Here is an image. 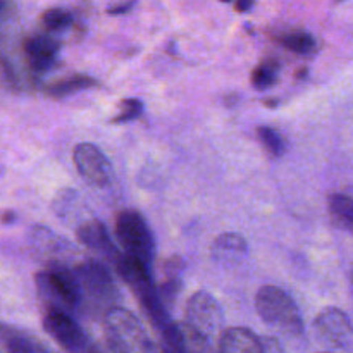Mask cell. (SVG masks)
I'll return each mask as SVG.
<instances>
[{
  "instance_id": "cell-1",
  "label": "cell",
  "mask_w": 353,
  "mask_h": 353,
  "mask_svg": "<svg viewBox=\"0 0 353 353\" xmlns=\"http://www.w3.org/2000/svg\"><path fill=\"white\" fill-rule=\"evenodd\" d=\"M34 283L45 310H59L72 316L81 307V288L71 268L43 269L37 274Z\"/></svg>"
},
{
  "instance_id": "cell-2",
  "label": "cell",
  "mask_w": 353,
  "mask_h": 353,
  "mask_svg": "<svg viewBox=\"0 0 353 353\" xmlns=\"http://www.w3.org/2000/svg\"><path fill=\"white\" fill-rule=\"evenodd\" d=\"M72 271L78 278L79 288H81V305L86 303L90 310L93 312L100 310L103 312V316L109 310L119 307L117 305L121 299L119 290L103 262L88 259V261H81L79 264H76Z\"/></svg>"
},
{
  "instance_id": "cell-3",
  "label": "cell",
  "mask_w": 353,
  "mask_h": 353,
  "mask_svg": "<svg viewBox=\"0 0 353 353\" xmlns=\"http://www.w3.org/2000/svg\"><path fill=\"white\" fill-rule=\"evenodd\" d=\"M255 309L265 324L281 333L288 336H300L303 333L302 314L285 290L274 285L262 286L255 296Z\"/></svg>"
},
{
  "instance_id": "cell-4",
  "label": "cell",
  "mask_w": 353,
  "mask_h": 353,
  "mask_svg": "<svg viewBox=\"0 0 353 353\" xmlns=\"http://www.w3.org/2000/svg\"><path fill=\"white\" fill-rule=\"evenodd\" d=\"M107 345L114 353H154L155 343L138 323L137 317L123 307L109 310L103 316Z\"/></svg>"
},
{
  "instance_id": "cell-5",
  "label": "cell",
  "mask_w": 353,
  "mask_h": 353,
  "mask_svg": "<svg viewBox=\"0 0 353 353\" xmlns=\"http://www.w3.org/2000/svg\"><path fill=\"white\" fill-rule=\"evenodd\" d=\"M116 234L124 254L140 259L150 265L154 262L155 243L147 221L137 210H123L116 217Z\"/></svg>"
},
{
  "instance_id": "cell-6",
  "label": "cell",
  "mask_w": 353,
  "mask_h": 353,
  "mask_svg": "<svg viewBox=\"0 0 353 353\" xmlns=\"http://www.w3.org/2000/svg\"><path fill=\"white\" fill-rule=\"evenodd\" d=\"M30 248L33 257L48 268H69L71 261L78 257V250L65 238L59 236L45 226H34L30 234Z\"/></svg>"
},
{
  "instance_id": "cell-7",
  "label": "cell",
  "mask_w": 353,
  "mask_h": 353,
  "mask_svg": "<svg viewBox=\"0 0 353 353\" xmlns=\"http://www.w3.org/2000/svg\"><path fill=\"white\" fill-rule=\"evenodd\" d=\"M185 324L209 340L219 334L223 327V309L219 302L209 292L193 293L185 307Z\"/></svg>"
},
{
  "instance_id": "cell-8",
  "label": "cell",
  "mask_w": 353,
  "mask_h": 353,
  "mask_svg": "<svg viewBox=\"0 0 353 353\" xmlns=\"http://www.w3.org/2000/svg\"><path fill=\"white\" fill-rule=\"evenodd\" d=\"M43 327L50 338H54L65 352L69 353H88L93 341L78 326L71 314L59 312V310H45Z\"/></svg>"
},
{
  "instance_id": "cell-9",
  "label": "cell",
  "mask_w": 353,
  "mask_h": 353,
  "mask_svg": "<svg viewBox=\"0 0 353 353\" xmlns=\"http://www.w3.org/2000/svg\"><path fill=\"white\" fill-rule=\"evenodd\" d=\"M72 159H74L76 169L85 178L86 183H90L92 186H99V188H103V186L109 185L110 162L107 161L103 152L97 145H76Z\"/></svg>"
},
{
  "instance_id": "cell-10",
  "label": "cell",
  "mask_w": 353,
  "mask_h": 353,
  "mask_svg": "<svg viewBox=\"0 0 353 353\" xmlns=\"http://www.w3.org/2000/svg\"><path fill=\"white\" fill-rule=\"evenodd\" d=\"M314 330L321 343L340 348L350 340L353 327L347 314L336 307H327L314 321Z\"/></svg>"
},
{
  "instance_id": "cell-11",
  "label": "cell",
  "mask_w": 353,
  "mask_h": 353,
  "mask_svg": "<svg viewBox=\"0 0 353 353\" xmlns=\"http://www.w3.org/2000/svg\"><path fill=\"white\" fill-rule=\"evenodd\" d=\"M76 236H78L79 243L85 245L100 259V262L103 261L110 265H116V262L119 261L121 252L114 247V241L110 240L105 224L100 223L99 219H90L76 228Z\"/></svg>"
},
{
  "instance_id": "cell-12",
  "label": "cell",
  "mask_w": 353,
  "mask_h": 353,
  "mask_svg": "<svg viewBox=\"0 0 353 353\" xmlns=\"http://www.w3.org/2000/svg\"><path fill=\"white\" fill-rule=\"evenodd\" d=\"M23 50L31 71L45 72L55 64L59 45L57 41L45 34H37V37H30L24 40Z\"/></svg>"
},
{
  "instance_id": "cell-13",
  "label": "cell",
  "mask_w": 353,
  "mask_h": 353,
  "mask_svg": "<svg viewBox=\"0 0 353 353\" xmlns=\"http://www.w3.org/2000/svg\"><path fill=\"white\" fill-rule=\"evenodd\" d=\"M214 261L224 268H234L248 255V245L243 236L236 233H224L217 236L210 250Z\"/></svg>"
},
{
  "instance_id": "cell-14",
  "label": "cell",
  "mask_w": 353,
  "mask_h": 353,
  "mask_svg": "<svg viewBox=\"0 0 353 353\" xmlns=\"http://www.w3.org/2000/svg\"><path fill=\"white\" fill-rule=\"evenodd\" d=\"M219 353H265L264 341L247 327H230L219 336Z\"/></svg>"
},
{
  "instance_id": "cell-15",
  "label": "cell",
  "mask_w": 353,
  "mask_h": 353,
  "mask_svg": "<svg viewBox=\"0 0 353 353\" xmlns=\"http://www.w3.org/2000/svg\"><path fill=\"white\" fill-rule=\"evenodd\" d=\"M54 212L61 217L62 221H78V226L90 221L88 209L85 207V202L79 199L74 190H62L54 200Z\"/></svg>"
},
{
  "instance_id": "cell-16",
  "label": "cell",
  "mask_w": 353,
  "mask_h": 353,
  "mask_svg": "<svg viewBox=\"0 0 353 353\" xmlns=\"http://www.w3.org/2000/svg\"><path fill=\"white\" fill-rule=\"evenodd\" d=\"M333 223L341 230L353 234V199L345 193H333L327 202Z\"/></svg>"
},
{
  "instance_id": "cell-17",
  "label": "cell",
  "mask_w": 353,
  "mask_h": 353,
  "mask_svg": "<svg viewBox=\"0 0 353 353\" xmlns=\"http://www.w3.org/2000/svg\"><path fill=\"white\" fill-rule=\"evenodd\" d=\"M93 86H97L95 78H90V76L85 74H74L48 86L47 93L50 97H55V99H61V97L71 95V93L81 92V90L93 88Z\"/></svg>"
},
{
  "instance_id": "cell-18",
  "label": "cell",
  "mask_w": 353,
  "mask_h": 353,
  "mask_svg": "<svg viewBox=\"0 0 353 353\" xmlns=\"http://www.w3.org/2000/svg\"><path fill=\"white\" fill-rule=\"evenodd\" d=\"M278 41L285 48H288V50L295 52V54H300V55L310 54V52L316 50V38H314L310 33H307V31H302V30L288 31V33L281 34V37L278 38Z\"/></svg>"
},
{
  "instance_id": "cell-19",
  "label": "cell",
  "mask_w": 353,
  "mask_h": 353,
  "mask_svg": "<svg viewBox=\"0 0 353 353\" xmlns=\"http://www.w3.org/2000/svg\"><path fill=\"white\" fill-rule=\"evenodd\" d=\"M181 330H183V353H219V350H216V348L212 347L209 338L196 333L195 330L186 326L185 323L181 324Z\"/></svg>"
},
{
  "instance_id": "cell-20",
  "label": "cell",
  "mask_w": 353,
  "mask_h": 353,
  "mask_svg": "<svg viewBox=\"0 0 353 353\" xmlns=\"http://www.w3.org/2000/svg\"><path fill=\"white\" fill-rule=\"evenodd\" d=\"M278 62L272 61V59L261 62V64L252 71V85H254V88L261 90V92L262 90L271 88L276 83V79H278Z\"/></svg>"
},
{
  "instance_id": "cell-21",
  "label": "cell",
  "mask_w": 353,
  "mask_h": 353,
  "mask_svg": "<svg viewBox=\"0 0 353 353\" xmlns=\"http://www.w3.org/2000/svg\"><path fill=\"white\" fill-rule=\"evenodd\" d=\"M257 134H259V140H261V143L268 148L269 154H272L274 157H279V155L285 154L286 145L278 131L272 130V128H269V126H262L257 130Z\"/></svg>"
},
{
  "instance_id": "cell-22",
  "label": "cell",
  "mask_w": 353,
  "mask_h": 353,
  "mask_svg": "<svg viewBox=\"0 0 353 353\" xmlns=\"http://www.w3.org/2000/svg\"><path fill=\"white\" fill-rule=\"evenodd\" d=\"M41 21H43V24L47 30L64 31L71 26L72 17H71V14L64 9H48V10H45Z\"/></svg>"
},
{
  "instance_id": "cell-23",
  "label": "cell",
  "mask_w": 353,
  "mask_h": 353,
  "mask_svg": "<svg viewBox=\"0 0 353 353\" xmlns=\"http://www.w3.org/2000/svg\"><path fill=\"white\" fill-rule=\"evenodd\" d=\"M143 112V103L138 99H126L121 102L119 114L112 119V123H130V121L137 119Z\"/></svg>"
},
{
  "instance_id": "cell-24",
  "label": "cell",
  "mask_w": 353,
  "mask_h": 353,
  "mask_svg": "<svg viewBox=\"0 0 353 353\" xmlns=\"http://www.w3.org/2000/svg\"><path fill=\"white\" fill-rule=\"evenodd\" d=\"M179 293V281L178 278H168V281H164L159 288V295H161L162 303L165 307H171L174 303L176 296Z\"/></svg>"
},
{
  "instance_id": "cell-25",
  "label": "cell",
  "mask_w": 353,
  "mask_h": 353,
  "mask_svg": "<svg viewBox=\"0 0 353 353\" xmlns=\"http://www.w3.org/2000/svg\"><path fill=\"white\" fill-rule=\"evenodd\" d=\"M133 6H134V0H130V2H126V3H121V6H117V7H112V9H109V14H112V16H117V14L130 12V10L133 9Z\"/></svg>"
},
{
  "instance_id": "cell-26",
  "label": "cell",
  "mask_w": 353,
  "mask_h": 353,
  "mask_svg": "<svg viewBox=\"0 0 353 353\" xmlns=\"http://www.w3.org/2000/svg\"><path fill=\"white\" fill-rule=\"evenodd\" d=\"M254 2L255 0H234V9H236V12H248V10L254 7Z\"/></svg>"
},
{
  "instance_id": "cell-27",
  "label": "cell",
  "mask_w": 353,
  "mask_h": 353,
  "mask_svg": "<svg viewBox=\"0 0 353 353\" xmlns=\"http://www.w3.org/2000/svg\"><path fill=\"white\" fill-rule=\"evenodd\" d=\"M264 348H265V353H285L283 352V348L279 347L278 341L272 340V338L264 340Z\"/></svg>"
},
{
  "instance_id": "cell-28",
  "label": "cell",
  "mask_w": 353,
  "mask_h": 353,
  "mask_svg": "<svg viewBox=\"0 0 353 353\" xmlns=\"http://www.w3.org/2000/svg\"><path fill=\"white\" fill-rule=\"evenodd\" d=\"M88 353H114V350L109 347V345H100L93 341L92 348H90Z\"/></svg>"
},
{
  "instance_id": "cell-29",
  "label": "cell",
  "mask_w": 353,
  "mask_h": 353,
  "mask_svg": "<svg viewBox=\"0 0 353 353\" xmlns=\"http://www.w3.org/2000/svg\"><path fill=\"white\" fill-rule=\"evenodd\" d=\"M154 353H165V350H164V348L161 347V345H155V350H154Z\"/></svg>"
},
{
  "instance_id": "cell-30",
  "label": "cell",
  "mask_w": 353,
  "mask_h": 353,
  "mask_svg": "<svg viewBox=\"0 0 353 353\" xmlns=\"http://www.w3.org/2000/svg\"><path fill=\"white\" fill-rule=\"evenodd\" d=\"M350 285H352V292H353V265L350 269Z\"/></svg>"
},
{
  "instance_id": "cell-31",
  "label": "cell",
  "mask_w": 353,
  "mask_h": 353,
  "mask_svg": "<svg viewBox=\"0 0 353 353\" xmlns=\"http://www.w3.org/2000/svg\"><path fill=\"white\" fill-rule=\"evenodd\" d=\"M221 2H226V3H230V2H234V0H221Z\"/></svg>"
},
{
  "instance_id": "cell-32",
  "label": "cell",
  "mask_w": 353,
  "mask_h": 353,
  "mask_svg": "<svg viewBox=\"0 0 353 353\" xmlns=\"http://www.w3.org/2000/svg\"><path fill=\"white\" fill-rule=\"evenodd\" d=\"M321 353H331V352H321Z\"/></svg>"
}]
</instances>
